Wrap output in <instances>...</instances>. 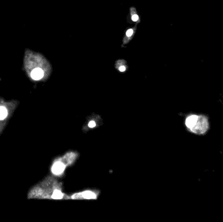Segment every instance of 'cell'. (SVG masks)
Returning <instances> with one entry per match:
<instances>
[{"label": "cell", "instance_id": "cell-1", "mask_svg": "<svg viewBox=\"0 0 223 222\" xmlns=\"http://www.w3.org/2000/svg\"><path fill=\"white\" fill-rule=\"evenodd\" d=\"M207 129L208 121L207 118L204 116H198V120L191 131L195 134H202L206 132Z\"/></svg>", "mask_w": 223, "mask_h": 222}, {"label": "cell", "instance_id": "cell-2", "mask_svg": "<svg viewBox=\"0 0 223 222\" xmlns=\"http://www.w3.org/2000/svg\"><path fill=\"white\" fill-rule=\"evenodd\" d=\"M198 116L196 115H192L189 117H188L187 118L186 121H185V124H186V126L187 127V128L191 130L193 128V127H194L195 124H196V122L198 120Z\"/></svg>", "mask_w": 223, "mask_h": 222}, {"label": "cell", "instance_id": "cell-3", "mask_svg": "<svg viewBox=\"0 0 223 222\" xmlns=\"http://www.w3.org/2000/svg\"><path fill=\"white\" fill-rule=\"evenodd\" d=\"M65 165L61 162L55 163L52 168V173L55 175H59L64 171L65 169Z\"/></svg>", "mask_w": 223, "mask_h": 222}, {"label": "cell", "instance_id": "cell-4", "mask_svg": "<svg viewBox=\"0 0 223 222\" xmlns=\"http://www.w3.org/2000/svg\"><path fill=\"white\" fill-rule=\"evenodd\" d=\"M43 76H44V72H43V70L39 68L34 69V70L31 73V76L32 79L35 80H40L43 77Z\"/></svg>", "mask_w": 223, "mask_h": 222}, {"label": "cell", "instance_id": "cell-5", "mask_svg": "<svg viewBox=\"0 0 223 222\" xmlns=\"http://www.w3.org/2000/svg\"><path fill=\"white\" fill-rule=\"evenodd\" d=\"M7 116V111L5 107L0 106V120H3L5 119Z\"/></svg>", "mask_w": 223, "mask_h": 222}, {"label": "cell", "instance_id": "cell-6", "mask_svg": "<svg viewBox=\"0 0 223 222\" xmlns=\"http://www.w3.org/2000/svg\"><path fill=\"white\" fill-rule=\"evenodd\" d=\"M82 195H83V197L84 198H86V199H92V198H95V195L91 192H89V191H87V192H85L82 193Z\"/></svg>", "mask_w": 223, "mask_h": 222}, {"label": "cell", "instance_id": "cell-7", "mask_svg": "<svg viewBox=\"0 0 223 222\" xmlns=\"http://www.w3.org/2000/svg\"><path fill=\"white\" fill-rule=\"evenodd\" d=\"M63 197V194L62 193L59 191V190H55L53 195H52V198L55 199H61Z\"/></svg>", "mask_w": 223, "mask_h": 222}, {"label": "cell", "instance_id": "cell-8", "mask_svg": "<svg viewBox=\"0 0 223 222\" xmlns=\"http://www.w3.org/2000/svg\"><path fill=\"white\" fill-rule=\"evenodd\" d=\"M132 33H133V30H129L127 31V33H126V35L127 36V37H130L131 35H132Z\"/></svg>", "mask_w": 223, "mask_h": 222}, {"label": "cell", "instance_id": "cell-9", "mask_svg": "<svg viewBox=\"0 0 223 222\" xmlns=\"http://www.w3.org/2000/svg\"><path fill=\"white\" fill-rule=\"evenodd\" d=\"M96 126V123L94 121H91L89 123V127L90 128H93Z\"/></svg>", "mask_w": 223, "mask_h": 222}, {"label": "cell", "instance_id": "cell-10", "mask_svg": "<svg viewBox=\"0 0 223 222\" xmlns=\"http://www.w3.org/2000/svg\"><path fill=\"white\" fill-rule=\"evenodd\" d=\"M132 20H133V21H135V22H136L138 20V16L137 15H133L132 16Z\"/></svg>", "mask_w": 223, "mask_h": 222}, {"label": "cell", "instance_id": "cell-11", "mask_svg": "<svg viewBox=\"0 0 223 222\" xmlns=\"http://www.w3.org/2000/svg\"><path fill=\"white\" fill-rule=\"evenodd\" d=\"M120 71L121 72H124V71H125V67H121L120 68Z\"/></svg>", "mask_w": 223, "mask_h": 222}]
</instances>
